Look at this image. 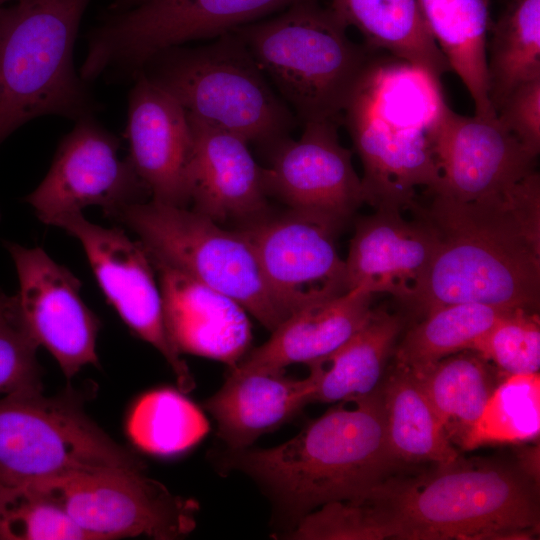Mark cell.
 Returning a JSON list of instances; mask_svg holds the SVG:
<instances>
[{"label": "cell", "mask_w": 540, "mask_h": 540, "mask_svg": "<svg viewBox=\"0 0 540 540\" xmlns=\"http://www.w3.org/2000/svg\"><path fill=\"white\" fill-rule=\"evenodd\" d=\"M539 525V481L502 458L406 467L331 510L339 540L531 539Z\"/></svg>", "instance_id": "cell-1"}, {"label": "cell", "mask_w": 540, "mask_h": 540, "mask_svg": "<svg viewBox=\"0 0 540 540\" xmlns=\"http://www.w3.org/2000/svg\"><path fill=\"white\" fill-rule=\"evenodd\" d=\"M424 218L440 246L402 303L424 316L456 303L539 309L540 176L533 171L507 191L477 201L434 196Z\"/></svg>", "instance_id": "cell-2"}, {"label": "cell", "mask_w": 540, "mask_h": 540, "mask_svg": "<svg viewBox=\"0 0 540 540\" xmlns=\"http://www.w3.org/2000/svg\"><path fill=\"white\" fill-rule=\"evenodd\" d=\"M340 403L278 446L229 450L224 466L259 481L297 521L327 503L359 498L408 467L388 444L381 386L353 408Z\"/></svg>", "instance_id": "cell-3"}, {"label": "cell", "mask_w": 540, "mask_h": 540, "mask_svg": "<svg viewBox=\"0 0 540 540\" xmlns=\"http://www.w3.org/2000/svg\"><path fill=\"white\" fill-rule=\"evenodd\" d=\"M449 106L441 80L397 58L376 55L343 111L363 165L365 202L402 210L415 190L438 183L436 144Z\"/></svg>", "instance_id": "cell-4"}, {"label": "cell", "mask_w": 540, "mask_h": 540, "mask_svg": "<svg viewBox=\"0 0 540 540\" xmlns=\"http://www.w3.org/2000/svg\"><path fill=\"white\" fill-rule=\"evenodd\" d=\"M347 27L319 1L233 30L302 125L341 124L343 111L378 52L353 42Z\"/></svg>", "instance_id": "cell-5"}, {"label": "cell", "mask_w": 540, "mask_h": 540, "mask_svg": "<svg viewBox=\"0 0 540 540\" xmlns=\"http://www.w3.org/2000/svg\"><path fill=\"white\" fill-rule=\"evenodd\" d=\"M90 0H22L0 6V144L48 115L74 121L97 103L73 60Z\"/></svg>", "instance_id": "cell-6"}, {"label": "cell", "mask_w": 540, "mask_h": 540, "mask_svg": "<svg viewBox=\"0 0 540 540\" xmlns=\"http://www.w3.org/2000/svg\"><path fill=\"white\" fill-rule=\"evenodd\" d=\"M189 116L266 147L298 123L233 31L208 44L164 49L140 69Z\"/></svg>", "instance_id": "cell-7"}, {"label": "cell", "mask_w": 540, "mask_h": 540, "mask_svg": "<svg viewBox=\"0 0 540 540\" xmlns=\"http://www.w3.org/2000/svg\"><path fill=\"white\" fill-rule=\"evenodd\" d=\"M111 219L133 231L149 256L231 297L269 331L286 319L238 230L223 229L188 207L152 199L129 205Z\"/></svg>", "instance_id": "cell-8"}, {"label": "cell", "mask_w": 540, "mask_h": 540, "mask_svg": "<svg viewBox=\"0 0 540 540\" xmlns=\"http://www.w3.org/2000/svg\"><path fill=\"white\" fill-rule=\"evenodd\" d=\"M98 468L143 469L70 394L0 397V484L24 485Z\"/></svg>", "instance_id": "cell-9"}, {"label": "cell", "mask_w": 540, "mask_h": 540, "mask_svg": "<svg viewBox=\"0 0 540 540\" xmlns=\"http://www.w3.org/2000/svg\"><path fill=\"white\" fill-rule=\"evenodd\" d=\"M305 1L319 0H146L90 33L79 74L86 82L108 69L135 75L164 49L216 38Z\"/></svg>", "instance_id": "cell-10"}, {"label": "cell", "mask_w": 540, "mask_h": 540, "mask_svg": "<svg viewBox=\"0 0 540 540\" xmlns=\"http://www.w3.org/2000/svg\"><path fill=\"white\" fill-rule=\"evenodd\" d=\"M143 469L98 468L33 483L91 540H174L196 526L198 503L171 493Z\"/></svg>", "instance_id": "cell-11"}, {"label": "cell", "mask_w": 540, "mask_h": 540, "mask_svg": "<svg viewBox=\"0 0 540 540\" xmlns=\"http://www.w3.org/2000/svg\"><path fill=\"white\" fill-rule=\"evenodd\" d=\"M52 226L76 238L107 301L129 329L158 350L173 370L178 389L187 393L195 381L167 332L163 300L150 257L120 228L87 220L82 212L63 215Z\"/></svg>", "instance_id": "cell-12"}, {"label": "cell", "mask_w": 540, "mask_h": 540, "mask_svg": "<svg viewBox=\"0 0 540 540\" xmlns=\"http://www.w3.org/2000/svg\"><path fill=\"white\" fill-rule=\"evenodd\" d=\"M59 143L41 183L25 197L41 222L99 207L112 218L121 209L150 195L128 157L120 156V140L93 116L75 121Z\"/></svg>", "instance_id": "cell-13"}, {"label": "cell", "mask_w": 540, "mask_h": 540, "mask_svg": "<svg viewBox=\"0 0 540 540\" xmlns=\"http://www.w3.org/2000/svg\"><path fill=\"white\" fill-rule=\"evenodd\" d=\"M237 230L251 245L264 281L286 318L347 291L345 261L335 246L340 228L330 222L289 209L243 223Z\"/></svg>", "instance_id": "cell-14"}, {"label": "cell", "mask_w": 540, "mask_h": 540, "mask_svg": "<svg viewBox=\"0 0 540 540\" xmlns=\"http://www.w3.org/2000/svg\"><path fill=\"white\" fill-rule=\"evenodd\" d=\"M339 124H303L299 139L285 136L265 147L268 163L262 169L268 196L341 229L365 202V194L352 152L339 141Z\"/></svg>", "instance_id": "cell-15"}, {"label": "cell", "mask_w": 540, "mask_h": 540, "mask_svg": "<svg viewBox=\"0 0 540 540\" xmlns=\"http://www.w3.org/2000/svg\"><path fill=\"white\" fill-rule=\"evenodd\" d=\"M18 278L21 318L39 346L58 362L67 379L85 365H98L100 320L80 296L81 283L43 249L5 242Z\"/></svg>", "instance_id": "cell-16"}, {"label": "cell", "mask_w": 540, "mask_h": 540, "mask_svg": "<svg viewBox=\"0 0 540 540\" xmlns=\"http://www.w3.org/2000/svg\"><path fill=\"white\" fill-rule=\"evenodd\" d=\"M436 156L439 180L430 191L456 202L501 194L535 171L536 157L495 115H460L449 108Z\"/></svg>", "instance_id": "cell-17"}, {"label": "cell", "mask_w": 540, "mask_h": 540, "mask_svg": "<svg viewBox=\"0 0 540 540\" xmlns=\"http://www.w3.org/2000/svg\"><path fill=\"white\" fill-rule=\"evenodd\" d=\"M128 96V159L152 200L188 207L193 134L188 115L167 90L142 71Z\"/></svg>", "instance_id": "cell-18"}, {"label": "cell", "mask_w": 540, "mask_h": 540, "mask_svg": "<svg viewBox=\"0 0 540 540\" xmlns=\"http://www.w3.org/2000/svg\"><path fill=\"white\" fill-rule=\"evenodd\" d=\"M376 209L356 223L344 260L347 290L385 292L403 303L429 269L440 236L425 218L407 221L398 208Z\"/></svg>", "instance_id": "cell-19"}, {"label": "cell", "mask_w": 540, "mask_h": 540, "mask_svg": "<svg viewBox=\"0 0 540 540\" xmlns=\"http://www.w3.org/2000/svg\"><path fill=\"white\" fill-rule=\"evenodd\" d=\"M149 257L162 294L167 332L176 349L235 367L252 341L248 312L231 297Z\"/></svg>", "instance_id": "cell-20"}, {"label": "cell", "mask_w": 540, "mask_h": 540, "mask_svg": "<svg viewBox=\"0 0 540 540\" xmlns=\"http://www.w3.org/2000/svg\"><path fill=\"white\" fill-rule=\"evenodd\" d=\"M188 115V114H187ZM193 134L192 210L215 222L243 223L268 212L263 169L240 136L189 116Z\"/></svg>", "instance_id": "cell-21"}, {"label": "cell", "mask_w": 540, "mask_h": 540, "mask_svg": "<svg viewBox=\"0 0 540 540\" xmlns=\"http://www.w3.org/2000/svg\"><path fill=\"white\" fill-rule=\"evenodd\" d=\"M309 367L310 373L303 379L288 377L284 371L228 368L224 384L204 407L216 420L218 436L229 450L248 448L312 402L320 363Z\"/></svg>", "instance_id": "cell-22"}, {"label": "cell", "mask_w": 540, "mask_h": 540, "mask_svg": "<svg viewBox=\"0 0 540 540\" xmlns=\"http://www.w3.org/2000/svg\"><path fill=\"white\" fill-rule=\"evenodd\" d=\"M372 295L363 288H353L295 311L271 332L269 340L236 366L284 371L296 363L325 361L368 320Z\"/></svg>", "instance_id": "cell-23"}, {"label": "cell", "mask_w": 540, "mask_h": 540, "mask_svg": "<svg viewBox=\"0 0 540 540\" xmlns=\"http://www.w3.org/2000/svg\"><path fill=\"white\" fill-rule=\"evenodd\" d=\"M414 376L453 445L473 449L486 407L506 376L473 350L447 356Z\"/></svg>", "instance_id": "cell-24"}, {"label": "cell", "mask_w": 540, "mask_h": 540, "mask_svg": "<svg viewBox=\"0 0 540 540\" xmlns=\"http://www.w3.org/2000/svg\"><path fill=\"white\" fill-rule=\"evenodd\" d=\"M329 8L347 28L360 32L370 50H385L439 80L451 71L419 0H331Z\"/></svg>", "instance_id": "cell-25"}, {"label": "cell", "mask_w": 540, "mask_h": 540, "mask_svg": "<svg viewBox=\"0 0 540 540\" xmlns=\"http://www.w3.org/2000/svg\"><path fill=\"white\" fill-rule=\"evenodd\" d=\"M428 29L467 88L477 115H495L488 93L490 0H419Z\"/></svg>", "instance_id": "cell-26"}, {"label": "cell", "mask_w": 540, "mask_h": 540, "mask_svg": "<svg viewBox=\"0 0 540 540\" xmlns=\"http://www.w3.org/2000/svg\"><path fill=\"white\" fill-rule=\"evenodd\" d=\"M381 394L388 444L401 464L440 465L459 457L412 372L394 364L383 378Z\"/></svg>", "instance_id": "cell-27"}, {"label": "cell", "mask_w": 540, "mask_h": 540, "mask_svg": "<svg viewBox=\"0 0 540 540\" xmlns=\"http://www.w3.org/2000/svg\"><path fill=\"white\" fill-rule=\"evenodd\" d=\"M402 328L399 315L372 310L363 326L320 363L312 402H353L375 392Z\"/></svg>", "instance_id": "cell-28"}, {"label": "cell", "mask_w": 540, "mask_h": 540, "mask_svg": "<svg viewBox=\"0 0 540 540\" xmlns=\"http://www.w3.org/2000/svg\"><path fill=\"white\" fill-rule=\"evenodd\" d=\"M490 31L488 93L497 113L518 86L540 77V0H509Z\"/></svg>", "instance_id": "cell-29"}, {"label": "cell", "mask_w": 540, "mask_h": 540, "mask_svg": "<svg viewBox=\"0 0 540 540\" xmlns=\"http://www.w3.org/2000/svg\"><path fill=\"white\" fill-rule=\"evenodd\" d=\"M508 309L479 303H456L433 309L410 328L394 349V364L418 374L441 359L472 350Z\"/></svg>", "instance_id": "cell-30"}, {"label": "cell", "mask_w": 540, "mask_h": 540, "mask_svg": "<svg viewBox=\"0 0 540 540\" xmlns=\"http://www.w3.org/2000/svg\"><path fill=\"white\" fill-rule=\"evenodd\" d=\"M126 428L141 450L172 456L196 445L207 434L209 424L183 392L166 387L149 391L135 402Z\"/></svg>", "instance_id": "cell-31"}, {"label": "cell", "mask_w": 540, "mask_h": 540, "mask_svg": "<svg viewBox=\"0 0 540 540\" xmlns=\"http://www.w3.org/2000/svg\"><path fill=\"white\" fill-rule=\"evenodd\" d=\"M0 540H91L51 498L31 484H0Z\"/></svg>", "instance_id": "cell-32"}, {"label": "cell", "mask_w": 540, "mask_h": 540, "mask_svg": "<svg viewBox=\"0 0 540 540\" xmlns=\"http://www.w3.org/2000/svg\"><path fill=\"white\" fill-rule=\"evenodd\" d=\"M539 373L506 376L479 423L474 448L484 443L522 442L539 435Z\"/></svg>", "instance_id": "cell-33"}, {"label": "cell", "mask_w": 540, "mask_h": 540, "mask_svg": "<svg viewBox=\"0 0 540 540\" xmlns=\"http://www.w3.org/2000/svg\"><path fill=\"white\" fill-rule=\"evenodd\" d=\"M472 350L504 376L539 373L540 321L537 311L508 309L476 341Z\"/></svg>", "instance_id": "cell-34"}, {"label": "cell", "mask_w": 540, "mask_h": 540, "mask_svg": "<svg viewBox=\"0 0 540 540\" xmlns=\"http://www.w3.org/2000/svg\"><path fill=\"white\" fill-rule=\"evenodd\" d=\"M38 347L21 318L16 295L0 289V397L42 390Z\"/></svg>", "instance_id": "cell-35"}, {"label": "cell", "mask_w": 540, "mask_h": 540, "mask_svg": "<svg viewBox=\"0 0 540 540\" xmlns=\"http://www.w3.org/2000/svg\"><path fill=\"white\" fill-rule=\"evenodd\" d=\"M499 123L532 154L540 151V77L518 86L497 110Z\"/></svg>", "instance_id": "cell-36"}, {"label": "cell", "mask_w": 540, "mask_h": 540, "mask_svg": "<svg viewBox=\"0 0 540 540\" xmlns=\"http://www.w3.org/2000/svg\"><path fill=\"white\" fill-rule=\"evenodd\" d=\"M521 467L539 481V448L528 447L519 452L517 459Z\"/></svg>", "instance_id": "cell-37"}, {"label": "cell", "mask_w": 540, "mask_h": 540, "mask_svg": "<svg viewBox=\"0 0 540 540\" xmlns=\"http://www.w3.org/2000/svg\"><path fill=\"white\" fill-rule=\"evenodd\" d=\"M118 3L122 6H129V5H133L134 6H137L143 2H145L146 0H117Z\"/></svg>", "instance_id": "cell-38"}, {"label": "cell", "mask_w": 540, "mask_h": 540, "mask_svg": "<svg viewBox=\"0 0 540 540\" xmlns=\"http://www.w3.org/2000/svg\"><path fill=\"white\" fill-rule=\"evenodd\" d=\"M17 1H22V0H0V6L17 2Z\"/></svg>", "instance_id": "cell-39"}]
</instances>
